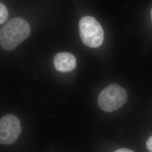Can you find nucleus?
Returning a JSON list of instances; mask_svg holds the SVG:
<instances>
[{
  "label": "nucleus",
  "instance_id": "2",
  "mask_svg": "<svg viewBox=\"0 0 152 152\" xmlns=\"http://www.w3.org/2000/svg\"><path fill=\"white\" fill-rule=\"evenodd\" d=\"M127 98V93L124 88L116 84H111L99 94L98 105L105 112H112L125 105Z\"/></svg>",
  "mask_w": 152,
  "mask_h": 152
},
{
  "label": "nucleus",
  "instance_id": "3",
  "mask_svg": "<svg viewBox=\"0 0 152 152\" xmlns=\"http://www.w3.org/2000/svg\"><path fill=\"white\" fill-rule=\"evenodd\" d=\"M82 41L91 48L100 46L103 42L104 34L100 23L92 16H84L79 24Z\"/></svg>",
  "mask_w": 152,
  "mask_h": 152
},
{
  "label": "nucleus",
  "instance_id": "8",
  "mask_svg": "<svg viewBox=\"0 0 152 152\" xmlns=\"http://www.w3.org/2000/svg\"><path fill=\"white\" fill-rule=\"evenodd\" d=\"M114 152H135L131 149H129L127 148H121L120 149H118Z\"/></svg>",
  "mask_w": 152,
  "mask_h": 152
},
{
  "label": "nucleus",
  "instance_id": "1",
  "mask_svg": "<svg viewBox=\"0 0 152 152\" xmlns=\"http://www.w3.org/2000/svg\"><path fill=\"white\" fill-rule=\"evenodd\" d=\"M31 27L22 18H12L0 29V45L11 51L16 49L30 36Z\"/></svg>",
  "mask_w": 152,
  "mask_h": 152
},
{
  "label": "nucleus",
  "instance_id": "5",
  "mask_svg": "<svg viewBox=\"0 0 152 152\" xmlns=\"http://www.w3.org/2000/svg\"><path fill=\"white\" fill-rule=\"evenodd\" d=\"M55 68L61 72H69L74 70L77 65L75 56L69 53H60L55 56Z\"/></svg>",
  "mask_w": 152,
  "mask_h": 152
},
{
  "label": "nucleus",
  "instance_id": "7",
  "mask_svg": "<svg viewBox=\"0 0 152 152\" xmlns=\"http://www.w3.org/2000/svg\"><path fill=\"white\" fill-rule=\"evenodd\" d=\"M147 147L149 152H152V136L149 137L147 141Z\"/></svg>",
  "mask_w": 152,
  "mask_h": 152
},
{
  "label": "nucleus",
  "instance_id": "4",
  "mask_svg": "<svg viewBox=\"0 0 152 152\" xmlns=\"http://www.w3.org/2000/svg\"><path fill=\"white\" fill-rule=\"evenodd\" d=\"M21 125L18 118L8 114L0 119V144L10 145L16 141L21 133Z\"/></svg>",
  "mask_w": 152,
  "mask_h": 152
},
{
  "label": "nucleus",
  "instance_id": "6",
  "mask_svg": "<svg viewBox=\"0 0 152 152\" xmlns=\"http://www.w3.org/2000/svg\"><path fill=\"white\" fill-rule=\"evenodd\" d=\"M9 12L5 6L0 2V24L5 23L8 19Z\"/></svg>",
  "mask_w": 152,
  "mask_h": 152
},
{
  "label": "nucleus",
  "instance_id": "9",
  "mask_svg": "<svg viewBox=\"0 0 152 152\" xmlns=\"http://www.w3.org/2000/svg\"></svg>",
  "mask_w": 152,
  "mask_h": 152
}]
</instances>
